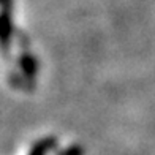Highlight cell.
Returning <instances> with one entry per match:
<instances>
[{
	"mask_svg": "<svg viewBox=\"0 0 155 155\" xmlns=\"http://www.w3.org/2000/svg\"><path fill=\"white\" fill-rule=\"evenodd\" d=\"M48 143H43V144H38L37 147H35V149L30 152V155H43L45 153V150L48 149V146H46Z\"/></svg>",
	"mask_w": 155,
	"mask_h": 155,
	"instance_id": "cell-1",
	"label": "cell"
}]
</instances>
